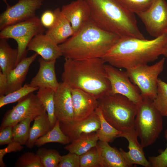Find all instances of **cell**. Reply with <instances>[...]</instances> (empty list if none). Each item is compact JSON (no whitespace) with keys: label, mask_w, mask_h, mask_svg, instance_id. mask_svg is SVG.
<instances>
[{"label":"cell","mask_w":167,"mask_h":167,"mask_svg":"<svg viewBox=\"0 0 167 167\" xmlns=\"http://www.w3.org/2000/svg\"><path fill=\"white\" fill-rule=\"evenodd\" d=\"M64 133L70 139V143L84 133L96 132L100 127L99 118L95 112L84 119L75 121L68 124L60 123Z\"/></svg>","instance_id":"obj_19"},{"label":"cell","mask_w":167,"mask_h":167,"mask_svg":"<svg viewBox=\"0 0 167 167\" xmlns=\"http://www.w3.org/2000/svg\"><path fill=\"white\" fill-rule=\"evenodd\" d=\"M46 113L36 95L31 93L18 101L17 104L4 114L0 130L8 126L13 127L21 121L31 118L33 120L37 116Z\"/></svg>","instance_id":"obj_9"},{"label":"cell","mask_w":167,"mask_h":167,"mask_svg":"<svg viewBox=\"0 0 167 167\" xmlns=\"http://www.w3.org/2000/svg\"><path fill=\"white\" fill-rule=\"evenodd\" d=\"M148 34L155 38L167 33V2L154 0L145 11L137 14Z\"/></svg>","instance_id":"obj_11"},{"label":"cell","mask_w":167,"mask_h":167,"mask_svg":"<svg viewBox=\"0 0 167 167\" xmlns=\"http://www.w3.org/2000/svg\"><path fill=\"white\" fill-rule=\"evenodd\" d=\"M52 142L64 145H67L70 143L69 138L62 131L60 122L58 120L54 126L50 131L36 141L35 145L40 147L46 143Z\"/></svg>","instance_id":"obj_27"},{"label":"cell","mask_w":167,"mask_h":167,"mask_svg":"<svg viewBox=\"0 0 167 167\" xmlns=\"http://www.w3.org/2000/svg\"><path fill=\"white\" fill-rule=\"evenodd\" d=\"M165 60L163 58L152 65L146 64L126 70L131 81L139 88L143 99L153 100L156 97L158 77L164 69Z\"/></svg>","instance_id":"obj_8"},{"label":"cell","mask_w":167,"mask_h":167,"mask_svg":"<svg viewBox=\"0 0 167 167\" xmlns=\"http://www.w3.org/2000/svg\"><path fill=\"white\" fill-rule=\"evenodd\" d=\"M120 37L101 28L90 19L74 35L58 45L65 58H102Z\"/></svg>","instance_id":"obj_3"},{"label":"cell","mask_w":167,"mask_h":167,"mask_svg":"<svg viewBox=\"0 0 167 167\" xmlns=\"http://www.w3.org/2000/svg\"><path fill=\"white\" fill-rule=\"evenodd\" d=\"M13 127L6 126L0 130V145L8 144L13 141Z\"/></svg>","instance_id":"obj_40"},{"label":"cell","mask_w":167,"mask_h":167,"mask_svg":"<svg viewBox=\"0 0 167 167\" xmlns=\"http://www.w3.org/2000/svg\"><path fill=\"white\" fill-rule=\"evenodd\" d=\"M105 63L101 58L79 60L65 58L62 82L71 89L82 90L97 99L110 91Z\"/></svg>","instance_id":"obj_2"},{"label":"cell","mask_w":167,"mask_h":167,"mask_svg":"<svg viewBox=\"0 0 167 167\" xmlns=\"http://www.w3.org/2000/svg\"><path fill=\"white\" fill-rule=\"evenodd\" d=\"M8 40L0 39V71L6 75L15 67L18 55V49L11 48Z\"/></svg>","instance_id":"obj_23"},{"label":"cell","mask_w":167,"mask_h":167,"mask_svg":"<svg viewBox=\"0 0 167 167\" xmlns=\"http://www.w3.org/2000/svg\"><path fill=\"white\" fill-rule=\"evenodd\" d=\"M98 140L96 132L84 133L66 145L64 148L69 152L80 156L96 146Z\"/></svg>","instance_id":"obj_24"},{"label":"cell","mask_w":167,"mask_h":167,"mask_svg":"<svg viewBox=\"0 0 167 167\" xmlns=\"http://www.w3.org/2000/svg\"><path fill=\"white\" fill-rule=\"evenodd\" d=\"M55 114L60 122L69 124L74 121V113L71 89L62 82L59 83L54 94Z\"/></svg>","instance_id":"obj_13"},{"label":"cell","mask_w":167,"mask_h":167,"mask_svg":"<svg viewBox=\"0 0 167 167\" xmlns=\"http://www.w3.org/2000/svg\"><path fill=\"white\" fill-rule=\"evenodd\" d=\"M105 120L121 132L135 128L137 105L119 94H106L97 99Z\"/></svg>","instance_id":"obj_5"},{"label":"cell","mask_w":167,"mask_h":167,"mask_svg":"<svg viewBox=\"0 0 167 167\" xmlns=\"http://www.w3.org/2000/svg\"><path fill=\"white\" fill-rule=\"evenodd\" d=\"M167 44V33L154 39L120 37L102 58L117 68L126 70L148 64L163 55Z\"/></svg>","instance_id":"obj_1"},{"label":"cell","mask_w":167,"mask_h":167,"mask_svg":"<svg viewBox=\"0 0 167 167\" xmlns=\"http://www.w3.org/2000/svg\"><path fill=\"white\" fill-rule=\"evenodd\" d=\"M38 88L33 87L25 84L20 88L8 94L0 96V108L6 105L18 102L28 94L38 90Z\"/></svg>","instance_id":"obj_30"},{"label":"cell","mask_w":167,"mask_h":167,"mask_svg":"<svg viewBox=\"0 0 167 167\" xmlns=\"http://www.w3.org/2000/svg\"><path fill=\"white\" fill-rule=\"evenodd\" d=\"M33 119L28 118L13 127V141L21 145H26L28 139L31 127L30 124Z\"/></svg>","instance_id":"obj_29"},{"label":"cell","mask_w":167,"mask_h":167,"mask_svg":"<svg viewBox=\"0 0 167 167\" xmlns=\"http://www.w3.org/2000/svg\"><path fill=\"white\" fill-rule=\"evenodd\" d=\"M57 18L53 25L45 32V34L56 44L64 42L75 34L70 23L59 8L55 9Z\"/></svg>","instance_id":"obj_20"},{"label":"cell","mask_w":167,"mask_h":167,"mask_svg":"<svg viewBox=\"0 0 167 167\" xmlns=\"http://www.w3.org/2000/svg\"><path fill=\"white\" fill-rule=\"evenodd\" d=\"M45 28L37 16L25 21L7 26L0 32V39H13L18 45V55L16 65L26 57L27 46L36 35L43 33Z\"/></svg>","instance_id":"obj_7"},{"label":"cell","mask_w":167,"mask_h":167,"mask_svg":"<svg viewBox=\"0 0 167 167\" xmlns=\"http://www.w3.org/2000/svg\"><path fill=\"white\" fill-rule=\"evenodd\" d=\"M74 120L85 119L92 114L98 107L97 100L93 95L78 88L71 89Z\"/></svg>","instance_id":"obj_14"},{"label":"cell","mask_w":167,"mask_h":167,"mask_svg":"<svg viewBox=\"0 0 167 167\" xmlns=\"http://www.w3.org/2000/svg\"><path fill=\"white\" fill-rule=\"evenodd\" d=\"M34 120L25 145L29 149H32L34 147L35 142L39 138L45 135L52 129L47 112L37 116Z\"/></svg>","instance_id":"obj_25"},{"label":"cell","mask_w":167,"mask_h":167,"mask_svg":"<svg viewBox=\"0 0 167 167\" xmlns=\"http://www.w3.org/2000/svg\"><path fill=\"white\" fill-rule=\"evenodd\" d=\"M15 167H43V166L36 153L27 152L24 153L19 157Z\"/></svg>","instance_id":"obj_35"},{"label":"cell","mask_w":167,"mask_h":167,"mask_svg":"<svg viewBox=\"0 0 167 167\" xmlns=\"http://www.w3.org/2000/svg\"><path fill=\"white\" fill-rule=\"evenodd\" d=\"M164 137L167 141V129L165 131ZM148 161L151 167H167V143L166 148L160 155L149 156Z\"/></svg>","instance_id":"obj_37"},{"label":"cell","mask_w":167,"mask_h":167,"mask_svg":"<svg viewBox=\"0 0 167 167\" xmlns=\"http://www.w3.org/2000/svg\"><path fill=\"white\" fill-rule=\"evenodd\" d=\"M2 0L3 2H5V3L6 4L7 6V7L10 6V5L8 4V3L7 2V0Z\"/></svg>","instance_id":"obj_43"},{"label":"cell","mask_w":167,"mask_h":167,"mask_svg":"<svg viewBox=\"0 0 167 167\" xmlns=\"http://www.w3.org/2000/svg\"><path fill=\"white\" fill-rule=\"evenodd\" d=\"M7 84V75L0 71V96H4Z\"/></svg>","instance_id":"obj_41"},{"label":"cell","mask_w":167,"mask_h":167,"mask_svg":"<svg viewBox=\"0 0 167 167\" xmlns=\"http://www.w3.org/2000/svg\"><path fill=\"white\" fill-rule=\"evenodd\" d=\"M27 49L34 51L47 61L56 60L62 56L58 45L43 33L35 36L28 44Z\"/></svg>","instance_id":"obj_16"},{"label":"cell","mask_w":167,"mask_h":167,"mask_svg":"<svg viewBox=\"0 0 167 167\" xmlns=\"http://www.w3.org/2000/svg\"><path fill=\"white\" fill-rule=\"evenodd\" d=\"M58 167H80V156L69 152L62 156Z\"/></svg>","instance_id":"obj_36"},{"label":"cell","mask_w":167,"mask_h":167,"mask_svg":"<svg viewBox=\"0 0 167 167\" xmlns=\"http://www.w3.org/2000/svg\"><path fill=\"white\" fill-rule=\"evenodd\" d=\"M137 106L135 128L141 144L145 148L159 138L163 128V116L150 99H143Z\"/></svg>","instance_id":"obj_6"},{"label":"cell","mask_w":167,"mask_h":167,"mask_svg":"<svg viewBox=\"0 0 167 167\" xmlns=\"http://www.w3.org/2000/svg\"><path fill=\"white\" fill-rule=\"evenodd\" d=\"M153 102L163 117H167V83L159 78L156 95Z\"/></svg>","instance_id":"obj_31"},{"label":"cell","mask_w":167,"mask_h":167,"mask_svg":"<svg viewBox=\"0 0 167 167\" xmlns=\"http://www.w3.org/2000/svg\"><path fill=\"white\" fill-rule=\"evenodd\" d=\"M126 9L137 15L148 10L154 0H118Z\"/></svg>","instance_id":"obj_34"},{"label":"cell","mask_w":167,"mask_h":167,"mask_svg":"<svg viewBox=\"0 0 167 167\" xmlns=\"http://www.w3.org/2000/svg\"><path fill=\"white\" fill-rule=\"evenodd\" d=\"M111 90L109 93L123 95L137 105L143 101L138 88L130 80L126 71L120 70L109 64L105 65Z\"/></svg>","instance_id":"obj_10"},{"label":"cell","mask_w":167,"mask_h":167,"mask_svg":"<svg viewBox=\"0 0 167 167\" xmlns=\"http://www.w3.org/2000/svg\"><path fill=\"white\" fill-rule=\"evenodd\" d=\"M38 55L35 53L30 57L23 59L7 75V84L5 95L23 86L22 84L25 79L30 66Z\"/></svg>","instance_id":"obj_21"},{"label":"cell","mask_w":167,"mask_h":167,"mask_svg":"<svg viewBox=\"0 0 167 167\" xmlns=\"http://www.w3.org/2000/svg\"><path fill=\"white\" fill-rule=\"evenodd\" d=\"M61 11L70 23L75 33L90 19L89 8L85 0H76L64 5Z\"/></svg>","instance_id":"obj_17"},{"label":"cell","mask_w":167,"mask_h":167,"mask_svg":"<svg viewBox=\"0 0 167 167\" xmlns=\"http://www.w3.org/2000/svg\"><path fill=\"white\" fill-rule=\"evenodd\" d=\"M36 154L43 167H58L62 156L56 150L43 148H39Z\"/></svg>","instance_id":"obj_32"},{"label":"cell","mask_w":167,"mask_h":167,"mask_svg":"<svg viewBox=\"0 0 167 167\" xmlns=\"http://www.w3.org/2000/svg\"><path fill=\"white\" fill-rule=\"evenodd\" d=\"M100 151L96 145L80 156V167H100Z\"/></svg>","instance_id":"obj_33"},{"label":"cell","mask_w":167,"mask_h":167,"mask_svg":"<svg viewBox=\"0 0 167 167\" xmlns=\"http://www.w3.org/2000/svg\"><path fill=\"white\" fill-rule=\"evenodd\" d=\"M18 142L13 141L8 144L6 148L0 149V166L1 167H6L3 161V158L6 154L12 152L20 151L23 149V147Z\"/></svg>","instance_id":"obj_38"},{"label":"cell","mask_w":167,"mask_h":167,"mask_svg":"<svg viewBox=\"0 0 167 167\" xmlns=\"http://www.w3.org/2000/svg\"><path fill=\"white\" fill-rule=\"evenodd\" d=\"M39 68L36 75L32 79L30 85L39 88H49L55 91L59 85L56 76V60L47 61L42 58L38 59Z\"/></svg>","instance_id":"obj_18"},{"label":"cell","mask_w":167,"mask_h":167,"mask_svg":"<svg viewBox=\"0 0 167 167\" xmlns=\"http://www.w3.org/2000/svg\"><path fill=\"white\" fill-rule=\"evenodd\" d=\"M90 10V18L98 27L120 37L144 38L137 25L135 14L118 0H85Z\"/></svg>","instance_id":"obj_4"},{"label":"cell","mask_w":167,"mask_h":167,"mask_svg":"<svg viewBox=\"0 0 167 167\" xmlns=\"http://www.w3.org/2000/svg\"><path fill=\"white\" fill-rule=\"evenodd\" d=\"M165 58H167V44L163 55Z\"/></svg>","instance_id":"obj_42"},{"label":"cell","mask_w":167,"mask_h":167,"mask_svg":"<svg viewBox=\"0 0 167 167\" xmlns=\"http://www.w3.org/2000/svg\"><path fill=\"white\" fill-rule=\"evenodd\" d=\"M43 2V0H19L14 5L7 7L0 15V30L34 17Z\"/></svg>","instance_id":"obj_12"},{"label":"cell","mask_w":167,"mask_h":167,"mask_svg":"<svg viewBox=\"0 0 167 167\" xmlns=\"http://www.w3.org/2000/svg\"><path fill=\"white\" fill-rule=\"evenodd\" d=\"M55 92L50 88H39L36 94L46 110L52 129L57 120L55 114L54 99Z\"/></svg>","instance_id":"obj_26"},{"label":"cell","mask_w":167,"mask_h":167,"mask_svg":"<svg viewBox=\"0 0 167 167\" xmlns=\"http://www.w3.org/2000/svg\"><path fill=\"white\" fill-rule=\"evenodd\" d=\"M100 152L101 167H132L117 148L111 147L108 142L98 141L97 145Z\"/></svg>","instance_id":"obj_22"},{"label":"cell","mask_w":167,"mask_h":167,"mask_svg":"<svg viewBox=\"0 0 167 167\" xmlns=\"http://www.w3.org/2000/svg\"><path fill=\"white\" fill-rule=\"evenodd\" d=\"M57 18L56 11L47 10L42 14L40 19L41 24L44 27L48 29L54 23Z\"/></svg>","instance_id":"obj_39"},{"label":"cell","mask_w":167,"mask_h":167,"mask_svg":"<svg viewBox=\"0 0 167 167\" xmlns=\"http://www.w3.org/2000/svg\"><path fill=\"white\" fill-rule=\"evenodd\" d=\"M119 137L125 138L128 142V152H126L122 148L119 150L132 166L134 165H139L145 167H151L150 163L145 156L143 148L138 141V135L135 128L121 132L117 138Z\"/></svg>","instance_id":"obj_15"},{"label":"cell","mask_w":167,"mask_h":167,"mask_svg":"<svg viewBox=\"0 0 167 167\" xmlns=\"http://www.w3.org/2000/svg\"><path fill=\"white\" fill-rule=\"evenodd\" d=\"M95 112L100 120V127L96 132L99 140L108 143L112 142L117 138L121 132L105 120L99 107H97Z\"/></svg>","instance_id":"obj_28"}]
</instances>
